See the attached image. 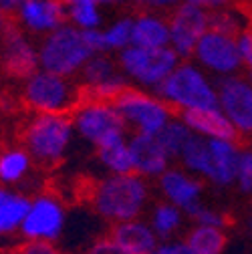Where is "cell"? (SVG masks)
Here are the masks:
<instances>
[{"instance_id":"ffe728a7","label":"cell","mask_w":252,"mask_h":254,"mask_svg":"<svg viewBox=\"0 0 252 254\" xmlns=\"http://www.w3.org/2000/svg\"><path fill=\"white\" fill-rule=\"evenodd\" d=\"M28 206L30 196L26 192L0 186V240H14V236H20Z\"/></svg>"},{"instance_id":"d6986e66","label":"cell","mask_w":252,"mask_h":254,"mask_svg":"<svg viewBox=\"0 0 252 254\" xmlns=\"http://www.w3.org/2000/svg\"><path fill=\"white\" fill-rule=\"evenodd\" d=\"M107 236L123 254H153L160 248V238L145 218L113 224Z\"/></svg>"},{"instance_id":"3957f363","label":"cell","mask_w":252,"mask_h":254,"mask_svg":"<svg viewBox=\"0 0 252 254\" xmlns=\"http://www.w3.org/2000/svg\"><path fill=\"white\" fill-rule=\"evenodd\" d=\"M75 139L71 115H33L22 129V147L43 168H55L65 162Z\"/></svg>"},{"instance_id":"8992f818","label":"cell","mask_w":252,"mask_h":254,"mask_svg":"<svg viewBox=\"0 0 252 254\" xmlns=\"http://www.w3.org/2000/svg\"><path fill=\"white\" fill-rule=\"evenodd\" d=\"M117 67L129 87L155 93L174 73L182 59L172 49H137L129 47L117 55Z\"/></svg>"},{"instance_id":"83f0119b","label":"cell","mask_w":252,"mask_h":254,"mask_svg":"<svg viewBox=\"0 0 252 254\" xmlns=\"http://www.w3.org/2000/svg\"><path fill=\"white\" fill-rule=\"evenodd\" d=\"M105 55H119L131 47L133 37V16H117L101 28Z\"/></svg>"},{"instance_id":"f35d334b","label":"cell","mask_w":252,"mask_h":254,"mask_svg":"<svg viewBox=\"0 0 252 254\" xmlns=\"http://www.w3.org/2000/svg\"><path fill=\"white\" fill-rule=\"evenodd\" d=\"M153 254H160V252H157V250H155V252H153Z\"/></svg>"},{"instance_id":"277c9868","label":"cell","mask_w":252,"mask_h":254,"mask_svg":"<svg viewBox=\"0 0 252 254\" xmlns=\"http://www.w3.org/2000/svg\"><path fill=\"white\" fill-rule=\"evenodd\" d=\"M22 103L33 115H71L81 103V87L75 79H67L39 69L22 81Z\"/></svg>"},{"instance_id":"f546056e","label":"cell","mask_w":252,"mask_h":254,"mask_svg":"<svg viewBox=\"0 0 252 254\" xmlns=\"http://www.w3.org/2000/svg\"><path fill=\"white\" fill-rule=\"evenodd\" d=\"M186 216L196 226H208V228H220V230H226V226H228L226 212L216 208V206H210L206 202H202L196 208H192Z\"/></svg>"},{"instance_id":"e575fe53","label":"cell","mask_w":252,"mask_h":254,"mask_svg":"<svg viewBox=\"0 0 252 254\" xmlns=\"http://www.w3.org/2000/svg\"><path fill=\"white\" fill-rule=\"evenodd\" d=\"M83 254H123V252L111 242L109 236H99L85 248Z\"/></svg>"},{"instance_id":"d590c367","label":"cell","mask_w":252,"mask_h":254,"mask_svg":"<svg viewBox=\"0 0 252 254\" xmlns=\"http://www.w3.org/2000/svg\"><path fill=\"white\" fill-rule=\"evenodd\" d=\"M160 254H192V250L188 248L184 238H174L168 242H160V248H157Z\"/></svg>"},{"instance_id":"44dd1931","label":"cell","mask_w":252,"mask_h":254,"mask_svg":"<svg viewBox=\"0 0 252 254\" xmlns=\"http://www.w3.org/2000/svg\"><path fill=\"white\" fill-rule=\"evenodd\" d=\"M131 47L137 49H170V22L162 12L141 10L133 16Z\"/></svg>"},{"instance_id":"7c38bea8","label":"cell","mask_w":252,"mask_h":254,"mask_svg":"<svg viewBox=\"0 0 252 254\" xmlns=\"http://www.w3.org/2000/svg\"><path fill=\"white\" fill-rule=\"evenodd\" d=\"M81 87V101H103L115 103L119 95L129 87L111 55H95L81 75L77 77Z\"/></svg>"},{"instance_id":"7a4b0ae2","label":"cell","mask_w":252,"mask_h":254,"mask_svg":"<svg viewBox=\"0 0 252 254\" xmlns=\"http://www.w3.org/2000/svg\"><path fill=\"white\" fill-rule=\"evenodd\" d=\"M155 93L176 115L218 109V81L194 61H182Z\"/></svg>"},{"instance_id":"603a6c76","label":"cell","mask_w":252,"mask_h":254,"mask_svg":"<svg viewBox=\"0 0 252 254\" xmlns=\"http://www.w3.org/2000/svg\"><path fill=\"white\" fill-rule=\"evenodd\" d=\"M35 160L22 145H10L0 149V186L16 188L26 184L33 176Z\"/></svg>"},{"instance_id":"4dcf8cb0","label":"cell","mask_w":252,"mask_h":254,"mask_svg":"<svg viewBox=\"0 0 252 254\" xmlns=\"http://www.w3.org/2000/svg\"><path fill=\"white\" fill-rule=\"evenodd\" d=\"M212 30H218V33H224V35H230V37H238L242 30H246L248 26L244 24V18L240 12L224 6L216 12H212V24H210Z\"/></svg>"},{"instance_id":"5bb4252c","label":"cell","mask_w":252,"mask_h":254,"mask_svg":"<svg viewBox=\"0 0 252 254\" xmlns=\"http://www.w3.org/2000/svg\"><path fill=\"white\" fill-rule=\"evenodd\" d=\"M218 107L238 137H252V83L244 75L218 81Z\"/></svg>"},{"instance_id":"7402d4cb","label":"cell","mask_w":252,"mask_h":254,"mask_svg":"<svg viewBox=\"0 0 252 254\" xmlns=\"http://www.w3.org/2000/svg\"><path fill=\"white\" fill-rule=\"evenodd\" d=\"M184 123L190 127V131L196 137L202 139H222V141H238V135L234 131L232 123L228 117L218 109H206V111H194V113H184L180 115Z\"/></svg>"},{"instance_id":"8fae6325","label":"cell","mask_w":252,"mask_h":254,"mask_svg":"<svg viewBox=\"0 0 252 254\" xmlns=\"http://www.w3.org/2000/svg\"><path fill=\"white\" fill-rule=\"evenodd\" d=\"M192 61L216 81L242 75L238 37L218 33V30H212V28L198 43L192 55Z\"/></svg>"},{"instance_id":"52a82bcc","label":"cell","mask_w":252,"mask_h":254,"mask_svg":"<svg viewBox=\"0 0 252 254\" xmlns=\"http://www.w3.org/2000/svg\"><path fill=\"white\" fill-rule=\"evenodd\" d=\"M131 135L157 137L164 127L174 119V111L157 93L127 87L113 103Z\"/></svg>"},{"instance_id":"4fadbf2b","label":"cell","mask_w":252,"mask_h":254,"mask_svg":"<svg viewBox=\"0 0 252 254\" xmlns=\"http://www.w3.org/2000/svg\"><path fill=\"white\" fill-rule=\"evenodd\" d=\"M0 69L10 79L26 81L39 69V43L14 24L0 37Z\"/></svg>"},{"instance_id":"1f68e13d","label":"cell","mask_w":252,"mask_h":254,"mask_svg":"<svg viewBox=\"0 0 252 254\" xmlns=\"http://www.w3.org/2000/svg\"><path fill=\"white\" fill-rule=\"evenodd\" d=\"M234 188L242 196H252V147H242Z\"/></svg>"},{"instance_id":"30bf717a","label":"cell","mask_w":252,"mask_h":254,"mask_svg":"<svg viewBox=\"0 0 252 254\" xmlns=\"http://www.w3.org/2000/svg\"><path fill=\"white\" fill-rule=\"evenodd\" d=\"M170 22V49L182 59L192 61V55L210 30L212 12L206 8L204 0H184L168 14Z\"/></svg>"},{"instance_id":"74e56055","label":"cell","mask_w":252,"mask_h":254,"mask_svg":"<svg viewBox=\"0 0 252 254\" xmlns=\"http://www.w3.org/2000/svg\"><path fill=\"white\" fill-rule=\"evenodd\" d=\"M0 254H20V252H18V244H16V246H8V248H4V250H0Z\"/></svg>"},{"instance_id":"9c48e42d","label":"cell","mask_w":252,"mask_h":254,"mask_svg":"<svg viewBox=\"0 0 252 254\" xmlns=\"http://www.w3.org/2000/svg\"><path fill=\"white\" fill-rule=\"evenodd\" d=\"M69 226L67 206L53 192L30 196V206L20 228V242L59 244Z\"/></svg>"},{"instance_id":"f1b7e54d","label":"cell","mask_w":252,"mask_h":254,"mask_svg":"<svg viewBox=\"0 0 252 254\" xmlns=\"http://www.w3.org/2000/svg\"><path fill=\"white\" fill-rule=\"evenodd\" d=\"M192 137H194V133L190 131V127L184 123V119L180 115H174V119L164 127L160 133H157V141L162 143L166 153L172 157V162L180 160L182 151L186 149V145L190 143Z\"/></svg>"},{"instance_id":"4316f807","label":"cell","mask_w":252,"mask_h":254,"mask_svg":"<svg viewBox=\"0 0 252 254\" xmlns=\"http://www.w3.org/2000/svg\"><path fill=\"white\" fill-rule=\"evenodd\" d=\"M95 157H97L99 166L107 172V176L133 174V160H131V149H129V137L97 149Z\"/></svg>"},{"instance_id":"5b68a950","label":"cell","mask_w":252,"mask_h":254,"mask_svg":"<svg viewBox=\"0 0 252 254\" xmlns=\"http://www.w3.org/2000/svg\"><path fill=\"white\" fill-rule=\"evenodd\" d=\"M95 57L85 41V35L71 24L61 26L53 35L39 41V63L41 69L75 79L81 75L87 63Z\"/></svg>"},{"instance_id":"d4e9b609","label":"cell","mask_w":252,"mask_h":254,"mask_svg":"<svg viewBox=\"0 0 252 254\" xmlns=\"http://www.w3.org/2000/svg\"><path fill=\"white\" fill-rule=\"evenodd\" d=\"M67 4V24L75 26L81 33L101 30L105 26L103 4L99 0H69Z\"/></svg>"},{"instance_id":"484cf974","label":"cell","mask_w":252,"mask_h":254,"mask_svg":"<svg viewBox=\"0 0 252 254\" xmlns=\"http://www.w3.org/2000/svg\"><path fill=\"white\" fill-rule=\"evenodd\" d=\"M184 240L192 254H224L228 236L226 230L220 228H208V226H196L192 224L186 230Z\"/></svg>"},{"instance_id":"2e32d148","label":"cell","mask_w":252,"mask_h":254,"mask_svg":"<svg viewBox=\"0 0 252 254\" xmlns=\"http://www.w3.org/2000/svg\"><path fill=\"white\" fill-rule=\"evenodd\" d=\"M155 190L160 194V200L170 202L178 206L184 214H188L192 208L204 202V192H206V184L184 170L182 166L174 164L160 180L155 182Z\"/></svg>"},{"instance_id":"ba28073f","label":"cell","mask_w":252,"mask_h":254,"mask_svg":"<svg viewBox=\"0 0 252 254\" xmlns=\"http://www.w3.org/2000/svg\"><path fill=\"white\" fill-rule=\"evenodd\" d=\"M71 121L75 133L81 141L89 143L93 149H101L109 143L127 139L129 131L113 103L103 101H81L73 113Z\"/></svg>"},{"instance_id":"cb8c5ba5","label":"cell","mask_w":252,"mask_h":254,"mask_svg":"<svg viewBox=\"0 0 252 254\" xmlns=\"http://www.w3.org/2000/svg\"><path fill=\"white\" fill-rule=\"evenodd\" d=\"M145 220L149 222L151 230L155 232V236L160 238V242H168L174 238H180V234L186 228V220L188 216L174 204L157 200L149 206Z\"/></svg>"},{"instance_id":"d6a6232c","label":"cell","mask_w":252,"mask_h":254,"mask_svg":"<svg viewBox=\"0 0 252 254\" xmlns=\"http://www.w3.org/2000/svg\"><path fill=\"white\" fill-rule=\"evenodd\" d=\"M238 51L242 63V75L252 83V28H246L238 35Z\"/></svg>"},{"instance_id":"836d02e7","label":"cell","mask_w":252,"mask_h":254,"mask_svg":"<svg viewBox=\"0 0 252 254\" xmlns=\"http://www.w3.org/2000/svg\"><path fill=\"white\" fill-rule=\"evenodd\" d=\"M18 252L20 254H67L65 248L51 242H20Z\"/></svg>"},{"instance_id":"ac0fdd59","label":"cell","mask_w":252,"mask_h":254,"mask_svg":"<svg viewBox=\"0 0 252 254\" xmlns=\"http://www.w3.org/2000/svg\"><path fill=\"white\" fill-rule=\"evenodd\" d=\"M129 149L133 160V174L147 182H157L174 166L172 157L166 153L157 137L129 133Z\"/></svg>"},{"instance_id":"e0dca14e","label":"cell","mask_w":252,"mask_h":254,"mask_svg":"<svg viewBox=\"0 0 252 254\" xmlns=\"http://www.w3.org/2000/svg\"><path fill=\"white\" fill-rule=\"evenodd\" d=\"M240 153L242 147L238 141H222V139L208 141V157H206L202 182L218 190L232 188L236 182Z\"/></svg>"},{"instance_id":"8d00e7d4","label":"cell","mask_w":252,"mask_h":254,"mask_svg":"<svg viewBox=\"0 0 252 254\" xmlns=\"http://www.w3.org/2000/svg\"><path fill=\"white\" fill-rule=\"evenodd\" d=\"M10 24H12V18L2 10V6H0V37H2V35L6 33Z\"/></svg>"},{"instance_id":"6da1fadb","label":"cell","mask_w":252,"mask_h":254,"mask_svg":"<svg viewBox=\"0 0 252 254\" xmlns=\"http://www.w3.org/2000/svg\"><path fill=\"white\" fill-rule=\"evenodd\" d=\"M151 182L137 174L103 176L89 190V206L107 224L145 218L151 202Z\"/></svg>"},{"instance_id":"ab89813d","label":"cell","mask_w":252,"mask_h":254,"mask_svg":"<svg viewBox=\"0 0 252 254\" xmlns=\"http://www.w3.org/2000/svg\"><path fill=\"white\" fill-rule=\"evenodd\" d=\"M0 73H2V69H0Z\"/></svg>"},{"instance_id":"9a60e30c","label":"cell","mask_w":252,"mask_h":254,"mask_svg":"<svg viewBox=\"0 0 252 254\" xmlns=\"http://www.w3.org/2000/svg\"><path fill=\"white\" fill-rule=\"evenodd\" d=\"M12 24L41 41L67 24V4L61 0H20Z\"/></svg>"}]
</instances>
